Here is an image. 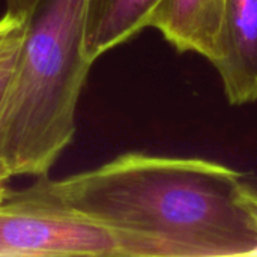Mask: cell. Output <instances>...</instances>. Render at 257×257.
I'll list each match as a JSON object with an SVG mask.
<instances>
[{
  "label": "cell",
  "mask_w": 257,
  "mask_h": 257,
  "mask_svg": "<svg viewBox=\"0 0 257 257\" xmlns=\"http://www.w3.org/2000/svg\"><path fill=\"white\" fill-rule=\"evenodd\" d=\"M36 181L66 208L108 229L119 257L257 256L244 176L226 164L126 152L90 170Z\"/></svg>",
  "instance_id": "1"
},
{
  "label": "cell",
  "mask_w": 257,
  "mask_h": 257,
  "mask_svg": "<svg viewBox=\"0 0 257 257\" xmlns=\"http://www.w3.org/2000/svg\"><path fill=\"white\" fill-rule=\"evenodd\" d=\"M89 0H39L26 20L15 75L0 105V158L12 176H47L72 143L92 62Z\"/></svg>",
  "instance_id": "2"
},
{
  "label": "cell",
  "mask_w": 257,
  "mask_h": 257,
  "mask_svg": "<svg viewBox=\"0 0 257 257\" xmlns=\"http://www.w3.org/2000/svg\"><path fill=\"white\" fill-rule=\"evenodd\" d=\"M119 257L114 235L66 208L38 181L0 202V257Z\"/></svg>",
  "instance_id": "3"
},
{
  "label": "cell",
  "mask_w": 257,
  "mask_h": 257,
  "mask_svg": "<svg viewBox=\"0 0 257 257\" xmlns=\"http://www.w3.org/2000/svg\"><path fill=\"white\" fill-rule=\"evenodd\" d=\"M211 63L230 105L257 101V0H223L217 54Z\"/></svg>",
  "instance_id": "4"
},
{
  "label": "cell",
  "mask_w": 257,
  "mask_h": 257,
  "mask_svg": "<svg viewBox=\"0 0 257 257\" xmlns=\"http://www.w3.org/2000/svg\"><path fill=\"white\" fill-rule=\"evenodd\" d=\"M167 0H89L84 51L95 63L152 24Z\"/></svg>",
  "instance_id": "5"
},
{
  "label": "cell",
  "mask_w": 257,
  "mask_h": 257,
  "mask_svg": "<svg viewBox=\"0 0 257 257\" xmlns=\"http://www.w3.org/2000/svg\"><path fill=\"white\" fill-rule=\"evenodd\" d=\"M223 0H167L152 29L179 53L212 62L217 54Z\"/></svg>",
  "instance_id": "6"
},
{
  "label": "cell",
  "mask_w": 257,
  "mask_h": 257,
  "mask_svg": "<svg viewBox=\"0 0 257 257\" xmlns=\"http://www.w3.org/2000/svg\"><path fill=\"white\" fill-rule=\"evenodd\" d=\"M24 29H26V21L11 33L9 39L0 50V105L6 98V93L9 90V86L17 71L21 45L24 39Z\"/></svg>",
  "instance_id": "7"
},
{
  "label": "cell",
  "mask_w": 257,
  "mask_h": 257,
  "mask_svg": "<svg viewBox=\"0 0 257 257\" xmlns=\"http://www.w3.org/2000/svg\"><path fill=\"white\" fill-rule=\"evenodd\" d=\"M5 3H6L5 12L17 18H29V15L38 6L39 0H5Z\"/></svg>",
  "instance_id": "8"
},
{
  "label": "cell",
  "mask_w": 257,
  "mask_h": 257,
  "mask_svg": "<svg viewBox=\"0 0 257 257\" xmlns=\"http://www.w3.org/2000/svg\"><path fill=\"white\" fill-rule=\"evenodd\" d=\"M27 18H17V17H12L11 14L5 12L3 17H0V50L3 48V45L6 44V41L9 39L11 33L20 27Z\"/></svg>",
  "instance_id": "9"
},
{
  "label": "cell",
  "mask_w": 257,
  "mask_h": 257,
  "mask_svg": "<svg viewBox=\"0 0 257 257\" xmlns=\"http://www.w3.org/2000/svg\"><path fill=\"white\" fill-rule=\"evenodd\" d=\"M12 178H14V176H12L11 169L6 166L5 161L0 158V202H3V200L9 196L11 190L8 188V182H9Z\"/></svg>",
  "instance_id": "10"
},
{
  "label": "cell",
  "mask_w": 257,
  "mask_h": 257,
  "mask_svg": "<svg viewBox=\"0 0 257 257\" xmlns=\"http://www.w3.org/2000/svg\"><path fill=\"white\" fill-rule=\"evenodd\" d=\"M244 197H245V202L247 205L250 206L251 212H253V217L257 223V188L248 185L245 182V187H244Z\"/></svg>",
  "instance_id": "11"
}]
</instances>
